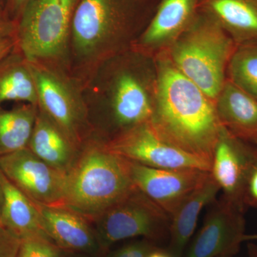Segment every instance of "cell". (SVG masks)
<instances>
[{
    "mask_svg": "<svg viewBox=\"0 0 257 257\" xmlns=\"http://www.w3.org/2000/svg\"><path fill=\"white\" fill-rule=\"evenodd\" d=\"M157 85L156 60L133 49L99 64L80 84L92 139L106 143L151 121Z\"/></svg>",
    "mask_w": 257,
    "mask_h": 257,
    "instance_id": "1",
    "label": "cell"
},
{
    "mask_svg": "<svg viewBox=\"0 0 257 257\" xmlns=\"http://www.w3.org/2000/svg\"><path fill=\"white\" fill-rule=\"evenodd\" d=\"M160 0H80L69 45V74L79 84L101 62L132 48Z\"/></svg>",
    "mask_w": 257,
    "mask_h": 257,
    "instance_id": "2",
    "label": "cell"
},
{
    "mask_svg": "<svg viewBox=\"0 0 257 257\" xmlns=\"http://www.w3.org/2000/svg\"><path fill=\"white\" fill-rule=\"evenodd\" d=\"M155 60L158 85L152 124L172 145L211 163L222 128L214 101L165 54Z\"/></svg>",
    "mask_w": 257,
    "mask_h": 257,
    "instance_id": "3",
    "label": "cell"
},
{
    "mask_svg": "<svg viewBox=\"0 0 257 257\" xmlns=\"http://www.w3.org/2000/svg\"><path fill=\"white\" fill-rule=\"evenodd\" d=\"M133 186L124 159L91 139L66 177L64 207L92 223Z\"/></svg>",
    "mask_w": 257,
    "mask_h": 257,
    "instance_id": "4",
    "label": "cell"
},
{
    "mask_svg": "<svg viewBox=\"0 0 257 257\" xmlns=\"http://www.w3.org/2000/svg\"><path fill=\"white\" fill-rule=\"evenodd\" d=\"M237 45L212 18L199 11L165 55L181 73L213 100L227 79Z\"/></svg>",
    "mask_w": 257,
    "mask_h": 257,
    "instance_id": "5",
    "label": "cell"
},
{
    "mask_svg": "<svg viewBox=\"0 0 257 257\" xmlns=\"http://www.w3.org/2000/svg\"><path fill=\"white\" fill-rule=\"evenodd\" d=\"M79 1L31 0L25 7L17 23L16 39L29 62L69 74L71 30Z\"/></svg>",
    "mask_w": 257,
    "mask_h": 257,
    "instance_id": "6",
    "label": "cell"
},
{
    "mask_svg": "<svg viewBox=\"0 0 257 257\" xmlns=\"http://www.w3.org/2000/svg\"><path fill=\"white\" fill-rule=\"evenodd\" d=\"M171 216L138 187L93 221L101 253L122 240L143 237L157 243L169 238Z\"/></svg>",
    "mask_w": 257,
    "mask_h": 257,
    "instance_id": "7",
    "label": "cell"
},
{
    "mask_svg": "<svg viewBox=\"0 0 257 257\" xmlns=\"http://www.w3.org/2000/svg\"><path fill=\"white\" fill-rule=\"evenodd\" d=\"M29 64L36 85L39 109L81 150L92 139V130L80 84L60 69L38 62Z\"/></svg>",
    "mask_w": 257,
    "mask_h": 257,
    "instance_id": "8",
    "label": "cell"
},
{
    "mask_svg": "<svg viewBox=\"0 0 257 257\" xmlns=\"http://www.w3.org/2000/svg\"><path fill=\"white\" fill-rule=\"evenodd\" d=\"M104 144L117 156L147 167L210 172V162L167 142L157 133L151 121L138 125Z\"/></svg>",
    "mask_w": 257,
    "mask_h": 257,
    "instance_id": "9",
    "label": "cell"
},
{
    "mask_svg": "<svg viewBox=\"0 0 257 257\" xmlns=\"http://www.w3.org/2000/svg\"><path fill=\"white\" fill-rule=\"evenodd\" d=\"M0 171L34 204L64 207L67 175L47 165L28 148L0 157Z\"/></svg>",
    "mask_w": 257,
    "mask_h": 257,
    "instance_id": "10",
    "label": "cell"
},
{
    "mask_svg": "<svg viewBox=\"0 0 257 257\" xmlns=\"http://www.w3.org/2000/svg\"><path fill=\"white\" fill-rule=\"evenodd\" d=\"M209 206L184 257H234L246 234L245 209L222 196Z\"/></svg>",
    "mask_w": 257,
    "mask_h": 257,
    "instance_id": "11",
    "label": "cell"
},
{
    "mask_svg": "<svg viewBox=\"0 0 257 257\" xmlns=\"http://www.w3.org/2000/svg\"><path fill=\"white\" fill-rule=\"evenodd\" d=\"M124 160L134 185L170 216L210 172L153 168Z\"/></svg>",
    "mask_w": 257,
    "mask_h": 257,
    "instance_id": "12",
    "label": "cell"
},
{
    "mask_svg": "<svg viewBox=\"0 0 257 257\" xmlns=\"http://www.w3.org/2000/svg\"><path fill=\"white\" fill-rule=\"evenodd\" d=\"M257 161V145L242 141L221 128L211 161L210 174L222 197L240 207L250 170Z\"/></svg>",
    "mask_w": 257,
    "mask_h": 257,
    "instance_id": "13",
    "label": "cell"
},
{
    "mask_svg": "<svg viewBox=\"0 0 257 257\" xmlns=\"http://www.w3.org/2000/svg\"><path fill=\"white\" fill-rule=\"evenodd\" d=\"M201 0H160L155 13L132 49L157 58L168 52L198 13Z\"/></svg>",
    "mask_w": 257,
    "mask_h": 257,
    "instance_id": "14",
    "label": "cell"
},
{
    "mask_svg": "<svg viewBox=\"0 0 257 257\" xmlns=\"http://www.w3.org/2000/svg\"><path fill=\"white\" fill-rule=\"evenodd\" d=\"M35 205L47 234L63 251L101 253L95 229L87 218L65 207Z\"/></svg>",
    "mask_w": 257,
    "mask_h": 257,
    "instance_id": "15",
    "label": "cell"
},
{
    "mask_svg": "<svg viewBox=\"0 0 257 257\" xmlns=\"http://www.w3.org/2000/svg\"><path fill=\"white\" fill-rule=\"evenodd\" d=\"M223 128L236 138L257 145V99L226 79L214 100Z\"/></svg>",
    "mask_w": 257,
    "mask_h": 257,
    "instance_id": "16",
    "label": "cell"
},
{
    "mask_svg": "<svg viewBox=\"0 0 257 257\" xmlns=\"http://www.w3.org/2000/svg\"><path fill=\"white\" fill-rule=\"evenodd\" d=\"M28 148L47 165L65 175L73 167L81 150L39 108Z\"/></svg>",
    "mask_w": 257,
    "mask_h": 257,
    "instance_id": "17",
    "label": "cell"
},
{
    "mask_svg": "<svg viewBox=\"0 0 257 257\" xmlns=\"http://www.w3.org/2000/svg\"><path fill=\"white\" fill-rule=\"evenodd\" d=\"M199 10L219 24L237 46L257 43V0H201Z\"/></svg>",
    "mask_w": 257,
    "mask_h": 257,
    "instance_id": "18",
    "label": "cell"
},
{
    "mask_svg": "<svg viewBox=\"0 0 257 257\" xmlns=\"http://www.w3.org/2000/svg\"><path fill=\"white\" fill-rule=\"evenodd\" d=\"M219 191V186L209 172L171 216L168 250L174 256L183 257L201 212L215 200Z\"/></svg>",
    "mask_w": 257,
    "mask_h": 257,
    "instance_id": "19",
    "label": "cell"
},
{
    "mask_svg": "<svg viewBox=\"0 0 257 257\" xmlns=\"http://www.w3.org/2000/svg\"><path fill=\"white\" fill-rule=\"evenodd\" d=\"M0 177L4 192L1 226L20 240L32 238L52 240L45 231L37 206L17 189L1 171Z\"/></svg>",
    "mask_w": 257,
    "mask_h": 257,
    "instance_id": "20",
    "label": "cell"
},
{
    "mask_svg": "<svg viewBox=\"0 0 257 257\" xmlns=\"http://www.w3.org/2000/svg\"><path fill=\"white\" fill-rule=\"evenodd\" d=\"M9 101L37 105L36 85L30 64L18 46L0 61V106Z\"/></svg>",
    "mask_w": 257,
    "mask_h": 257,
    "instance_id": "21",
    "label": "cell"
},
{
    "mask_svg": "<svg viewBox=\"0 0 257 257\" xmlns=\"http://www.w3.org/2000/svg\"><path fill=\"white\" fill-rule=\"evenodd\" d=\"M37 111L29 103L11 109L0 106V157L28 148Z\"/></svg>",
    "mask_w": 257,
    "mask_h": 257,
    "instance_id": "22",
    "label": "cell"
},
{
    "mask_svg": "<svg viewBox=\"0 0 257 257\" xmlns=\"http://www.w3.org/2000/svg\"><path fill=\"white\" fill-rule=\"evenodd\" d=\"M227 79L257 99V43L236 47L228 67Z\"/></svg>",
    "mask_w": 257,
    "mask_h": 257,
    "instance_id": "23",
    "label": "cell"
},
{
    "mask_svg": "<svg viewBox=\"0 0 257 257\" xmlns=\"http://www.w3.org/2000/svg\"><path fill=\"white\" fill-rule=\"evenodd\" d=\"M63 251L52 240L32 238L21 240L17 257H63Z\"/></svg>",
    "mask_w": 257,
    "mask_h": 257,
    "instance_id": "24",
    "label": "cell"
},
{
    "mask_svg": "<svg viewBox=\"0 0 257 257\" xmlns=\"http://www.w3.org/2000/svg\"><path fill=\"white\" fill-rule=\"evenodd\" d=\"M156 246V243L143 239L126 243L121 247L116 248L108 254L107 257H147Z\"/></svg>",
    "mask_w": 257,
    "mask_h": 257,
    "instance_id": "25",
    "label": "cell"
},
{
    "mask_svg": "<svg viewBox=\"0 0 257 257\" xmlns=\"http://www.w3.org/2000/svg\"><path fill=\"white\" fill-rule=\"evenodd\" d=\"M21 240L0 226V257H17Z\"/></svg>",
    "mask_w": 257,
    "mask_h": 257,
    "instance_id": "26",
    "label": "cell"
},
{
    "mask_svg": "<svg viewBox=\"0 0 257 257\" xmlns=\"http://www.w3.org/2000/svg\"><path fill=\"white\" fill-rule=\"evenodd\" d=\"M245 207L257 208V161L250 170L243 192Z\"/></svg>",
    "mask_w": 257,
    "mask_h": 257,
    "instance_id": "27",
    "label": "cell"
},
{
    "mask_svg": "<svg viewBox=\"0 0 257 257\" xmlns=\"http://www.w3.org/2000/svg\"><path fill=\"white\" fill-rule=\"evenodd\" d=\"M17 24L12 21L5 8H0V40L16 37Z\"/></svg>",
    "mask_w": 257,
    "mask_h": 257,
    "instance_id": "28",
    "label": "cell"
},
{
    "mask_svg": "<svg viewBox=\"0 0 257 257\" xmlns=\"http://www.w3.org/2000/svg\"><path fill=\"white\" fill-rule=\"evenodd\" d=\"M31 0H7L5 12L12 21L18 23L24 9Z\"/></svg>",
    "mask_w": 257,
    "mask_h": 257,
    "instance_id": "29",
    "label": "cell"
},
{
    "mask_svg": "<svg viewBox=\"0 0 257 257\" xmlns=\"http://www.w3.org/2000/svg\"><path fill=\"white\" fill-rule=\"evenodd\" d=\"M18 45L16 37L0 40V61L9 55Z\"/></svg>",
    "mask_w": 257,
    "mask_h": 257,
    "instance_id": "30",
    "label": "cell"
},
{
    "mask_svg": "<svg viewBox=\"0 0 257 257\" xmlns=\"http://www.w3.org/2000/svg\"><path fill=\"white\" fill-rule=\"evenodd\" d=\"M147 257H175L168 249L156 246L153 250L149 253Z\"/></svg>",
    "mask_w": 257,
    "mask_h": 257,
    "instance_id": "31",
    "label": "cell"
},
{
    "mask_svg": "<svg viewBox=\"0 0 257 257\" xmlns=\"http://www.w3.org/2000/svg\"><path fill=\"white\" fill-rule=\"evenodd\" d=\"M246 257H257V245L253 243H248V253Z\"/></svg>",
    "mask_w": 257,
    "mask_h": 257,
    "instance_id": "32",
    "label": "cell"
},
{
    "mask_svg": "<svg viewBox=\"0 0 257 257\" xmlns=\"http://www.w3.org/2000/svg\"><path fill=\"white\" fill-rule=\"evenodd\" d=\"M3 204H4V192H3V184L0 177V226H1L2 214H3Z\"/></svg>",
    "mask_w": 257,
    "mask_h": 257,
    "instance_id": "33",
    "label": "cell"
},
{
    "mask_svg": "<svg viewBox=\"0 0 257 257\" xmlns=\"http://www.w3.org/2000/svg\"><path fill=\"white\" fill-rule=\"evenodd\" d=\"M257 241V234L245 235L244 241Z\"/></svg>",
    "mask_w": 257,
    "mask_h": 257,
    "instance_id": "34",
    "label": "cell"
},
{
    "mask_svg": "<svg viewBox=\"0 0 257 257\" xmlns=\"http://www.w3.org/2000/svg\"><path fill=\"white\" fill-rule=\"evenodd\" d=\"M7 0H0V8H5Z\"/></svg>",
    "mask_w": 257,
    "mask_h": 257,
    "instance_id": "35",
    "label": "cell"
}]
</instances>
